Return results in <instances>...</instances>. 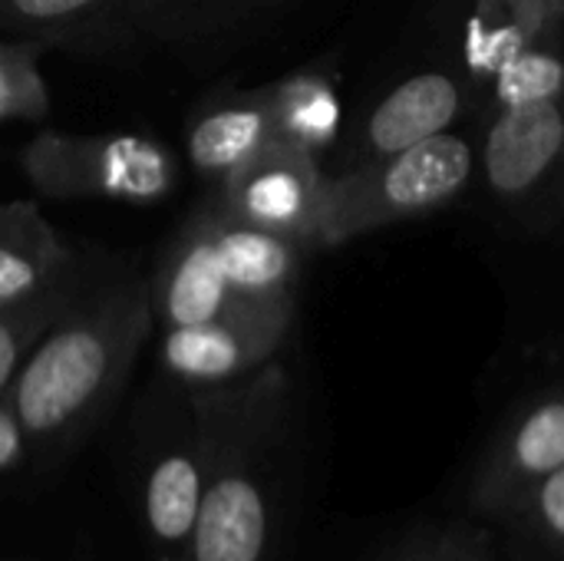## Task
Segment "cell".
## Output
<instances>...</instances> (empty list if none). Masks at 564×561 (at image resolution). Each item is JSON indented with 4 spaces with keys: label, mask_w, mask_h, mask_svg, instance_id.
I'll use <instances>...</instances> for the list:
<instances>
[{
    "label": "cell",
    "mask_w": 564,
    "mask_h": 561,
    "mask_svg": "<svg viewBox=\"0 0 564 561\" xmlns=\"http://www.w3.org/2000/svg\"><path fill=\"white\" fill-rule=\"evenodd\" d=\"M152 324L149 278L86 288L40 337L3 393L23 440L53 450L93 427L122 390Z\"/></svg>",
    "instance_id": "1"
},
{
    "label": "cell",
    "mask_w": 564,
    "mask_h": 561,
    "mask_svg": "<svg viewBox=\"0 0 564 561\" xmlns=\"http://www.w3.org/2000/svg\"><path fill=\"white\" fill-rule=\"evenodd\" d=\"M188 403L205 463L188 561H268L274 542L268 466L284 407L278 370L261 367L238 380L195 384Z\"/></svg>",
    "instance_id": "2"
},
{
    "label": "cell",
    "mask_w": 564,
    "mask_h": 561,
    "mask_svg": "<svg viewBox=\"0 0 564 561\" xmlns=\"http://www.w3.org/2000/svg\"><path fill=\"white\" fill-rule=\"evenodd\" d=\"M473 165V145L456 132H440L390 159L360 162L340 179H327L317 241L337 245L397 218L423 215L459 195Z\"/></svg>",
    "instance_id": "3"
},
{
    "label": "cell",
    "mask_w": 564,
    "mask_h": 561,
    "mask_svg": "<svg viewBox=\"0 0 564 561\" xmlns=\"http://www.w3.org/2000/svg\"><path fill=\"white\" fill-rule=\"evenodd\" d=\"M23 172L53 198L155 202L175 182L172 155L159 142L132 132L40 136L23 152Z\"/></svg>",
    "instance_id": "4"
},
{
    "label": "cell",
    "mask_w": 564,
    "mask_h": 561,
    "mask_svg": "<svg viewBox=\"0 0 564 561\" xmlns=\"http://www.w3.org/2000/svg\"><path fill=\"white\" fill-rule=\"evenodd\" d=\"M294 301L288 298H235L225 314L208 324L165 331L162 364L178 384H225L261 370L291 327Z\"/></svg>",
    "instance_id": "5"
},
{
    "label": "cell",
    "mask_w": 564,
    "mask_h": 561,
    "mask_svg": "<svg viewBox=\"0 0 564 561\" xmlns=\"http://www.w3.org/2000/svg\"><path fill=\"white\" fill-rule=\"evenodd\" d=\"M324 185L317 152L274 139L221 179V215L294 241H317Z\"/></svg>",
    "instance_id": "6"
},
{
    "label": "cell",
    "mask_w": 564,
    "mask_h": 561,
    "mask_svg": "<svg viewBox=\"0 0 564 561\" xmlns=\"http://www.w3.org/2000/svg\"><path fill=\"white\" fill-rule=\"evenodd\" d=\"M205 489V463L192 403L185 397L182 413L159 427L145 453L142 473V522L155 561H188L198 509Z\"/></svg>",
    "instance_id": "7"
},
{
    "label": "cell",
    "mask_w": 564,
    "mask_h": 561,
    "mask_svg": "<svg viewBox=\"0 0 564 561\" xmlns=\"http://www.w3.org/2000/svg\"><path fill=\"white\" fill-rule=\"evenodd\" d=\"M149 298L152 317L165 331L208 324L231 308L238 294L231 291L218 258L212 212L192 218L178 241H172L162 265L149 278Z\"/></svg>",
    "instance_id": "8"
},
{
    "label": "cell",
    "mask_w": 564,
    "mask_h": 561,
    "mask_svg": "<svg viewBox=\"0 0 564 561\" xmlns=\"http://www.w3.org/2000/svg\"><path fill=\"white\" fill-rule=\"evenodd\" d=\"M564 106L562 99L506 106L486 136L482 172L499 195H529L562 159Z\"/></svg>",
    "instance_id": "9"
},
{
    "label": "cell",
    "mask_w": 564,
    "mask_h": 561,
    "mask_svg": "<svg viewBox=\"0 0 564 561\" xmlns=\"http://www.w3.org/2000/svg\"><path fill=\"white\" fill-rule=\"evenodd\" d=\"M463 109V89L449 73L430 69L393 86L370 112L364 145L373 159H390L440 132H449Z\"/></svg>",
    "instance_id": "10"
},
{
    "label": "cell",
    "mask_w": 564,
    "mask_h": 561,
    "mask_svg": "<svg viewBox=\"0 0 564 561\" xmlns=\"http://www.w3.org/2000/svg\"><path fill=\"white\" fill-rule=\"evenodd\" d=\"M79 268L33 202H0V308L26 301Z\"/></svg>",
    "instance_id": "11"
},
{
    "label": "cell",
    "mask_w": 564,
    "mask_h": 561,
    "mask_svg": "<svg viewBox=\"0 0 564 561\" xmlns=\"http://www.w3.org/2000/svg\"><path fill=\"white\" fill-rule=\"evenodd\" d=\"M278 136L271 86L205 109L188 129V162L218 182Z\"/></svg>",
    "instance_id": "12"
},
{
    "label": "cell",
    "mask_w": 564,
    "mask_h": 561,
    "mask_svg": "<svg viewBox=\"0 0 564 561\" xmlns=\"http://www.w3.org/2000/svg\"><path fill=\"white\" fill-rule=\"evenodd\" d=\"M215 245L225 278L238 298H288L301 265V241L235 222L212 208Z\"/></svg>",
    "instance_id": "13"
},
{
    "label": "cell",
    "mask_w": 564,
    "mask_h": 561,
    "mask_svg": "<svg viewBox=\"0 0 564 561\" xmlns=\"http://www.w3.org/2000/svg\"><path fill=\"white\" fill-rule=\"evenodd\" d=\"M86 291L83 268L53 281L40 294L0 308V397L10 390L13 377L40 344V337L63 317V311Z\"/></svg>",
    "instance_id": "14"
},
{
    "label": "cell",
    "mask_w": 564,
    "mask_h": 561,
    "mask_svg": "<svg viewBox=\"0 0 564 561\" xmlns=\"http://www.w3.org/2000/svg\"><path fill=\"white\" fill-rule=\"evenodd\" d=\"M135 0H0V33L20 40H59L126 17Z\"/></svg>",
    "instance_id": "15"
},
{
    "label": "cell",
    "mask_w": 564,
    "mask_h": 561,
    "mask_svg": "<svg viewBox=\"0 0 564 561\" xmlns=\"http://www.w3.org/2000/svg\"><path fill=\"white\" fill-rule=\"evenodd\" d=\"M278 136L317 152L337 132V96L317 76H294L271 86Z\"/></svg>",
    "instance_id": "16"
},
{
    "label": "cell",
    "mask_w": 564,
    "mask_h": 561,
    "mask_svg": "<svg viewBox=\"0 0 564 561\" xmlns=\"http://www.w3.org/2000/svg\"><path fill=\"white\" fill-rule=\"evenodd\" d=\"M43 50V40H0V122L50 112V89L40 73Z\"/></svg>",
    "instance_id": "17"
},
{
    "label": "cell",
    "mask_w": 564,
    "mask_h": 561,
    "mask_svg": "<svg viewBox=\"0 0 564 561\" xmlns=\"http://www.w3.org/2000/svg\"><path fill=\"white\" fill-rule=\"evenodd\" d=\"M564 60L549 50H519L496 69V96L502 106H529L562 99Z\"/></svg>",
    "instance_id": "18"
},
{
    "label": "cell",
    "mask_w": 564,
    "mask_h": 561,
    "mask_svg": "<svg viewBox=\"0 0 564 561\" xmlns=\"http://www.w3.org/2000/svg\"><path fill=\"white\" fill-rule=\"evenodd\" d=\"M248 3L258 0H135L129 23H139L152 33H192L225 23Z\"/></svg>",
    "instance_id": "19"
},
{
    "label": "cell",
    "mask_w": 564,
    "mask_h": 561,
    "mask_svg": "<svg viewBox=\"0 0 564 561\" xmlns=\"http://www.w3.org/2000/svg\"><path fill=\"white\" fill-rule=\"evenodd\" d=\"M516 460L525 473L549 476L564 466V403L539 407L516 436Z\"/></svg>",
    "instance_id": "20"
},
{
    "label": "cell",
    "mask_w": 564,
    "mask_h": 561,
    "mask_svg": "<svg viewBox=\"0 0 564 561\" xmlns=\"http://www.w3.org/2000/svg\"><path fill=\"white\" fill-rule=\"evenodd\" d=\"M542 516L558 536H564V466L549 473V479L542 486Z\"/></svg>",
    "instance_id": "21"
},
{
    "label": "cell",
    "mask_w": 564,
    "mask_h": 561,
    "mask_svg": "<svg viewBox=\"0 0 564 561\" xmlns=\"http://www.w3.org/2000/svg\"><path fill=\"white\" fill-rule=\"evenodd\" d=\"M529 3H539V7H558V10H564V0H529Z\"/></svg>",
    "instance_id": "22"
}]
</instances>
